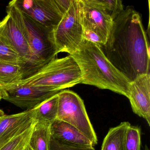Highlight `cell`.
<instances>
[{
  "label": "cell",
  "mask_w": 150,
  "mask_h": 150,
  "mask_svg": "<svg viewBox=\"0 0 150 150\" xmlns=\"http://www.w3.org/2000/svg\"><path fill=\"white\" fill-rule=\"evenodd\" d=\"M0 60L19 65L22 67L24 73L25 65L21 57L13 48L1 38Z\"/></svg>",
  "instance_id": "d6986e66"
},
{
  "label": "cell",
  "mask_w": 150,
  "mask_h": 150,
  "mask_svg": "<svg viewBox=\"0 0 150 150\" xmlns=\"http://www.w3.org/2000/svg\"><path fill=\"white\" fill-rule=\"evenodd\" d=\"M130 125L124 122L110 128L103 139L101 150H125L126 131Z\"/></svg>",
  "instance_id": "9a60e30c"
},
{
  "label": "cell",
  "mask_w": 150,
  "mask_h": 150,
  "mask_svg": "<svg viewBox=\"0 0 150 150\" xmlns=\"http://www.w3.org/2000/svg\"><path fill=\"white\" fill-rule=\"evenodd\" d=\"M4 115H5V113H4V111H3V110L0 109V117Z\"/></svg>",
  "instance_id": "d4e9b609"
},
{
  "label": "cell",
  "mask_w": 150,
  "mask_h": 150,
  "mask_svg": "<svg viewBox=\"0 0 150 150\" xmlns=\"http://www.w3.org/2000/svg\"><path fill=\"white\" fill-rule=\"evenodd\" d=\"M24 78L21 66L0 60V85L2 87L17 83Z\"/></svg>",
  "instance_id": "e0dca14e"
},
{
  "label": "cell",
  "mask_w": 150,
  "mask_h": 150,
  "mask_svg": "<svg viewBox=\"0 0 150 150\" xmlns=\"http://www.w3.org/2000/svg\"><path fill=\"white\" fill-rule=\"evenodd\" d=\"M29 150V149H28V147H27V148H26V150Z\"/></svg>",
  "instance_id": "4316f807"
},
{
  "label": "cell",
  "mask_w": 150,
  "mask_h": 150,
  "mask_svg": "<svg viewBox=\"0 0 150 150\" xmlns=\"http://www.w3.org/2000/svg\"><path fill=\"white\" fill-rule=\"evenodd\" d=\"M3 99L21 108L30 110L59 92L40 87L12 86L3 88Z\"/></svg>",
  "instance_id": "30bf717a"
},
{
  "label": "cell",
  "mask_w": 150,
  "mask_h": 150,
  "mask_svg": "<svg viewBox=\"0 0 150 150\" xmlns=\"http://www.w3.org/2000/svg\"><path fill=\"white\" fill-rule=\"evenodd\" d=\"M57 118L78 129L92 142L93 146L98 143L97 136L88 115L84 102L73 91L63 90L58 93Z\"/></svg>",
  "instance_id": "8992f818"
},
{
  "label": "cell",
  "mask_w": 150,
  "mask_h": 150,
  "mask_svg": "<svg viewBox=\"0 0 150 150\" xmlns=\"http://www.w3.org/2000/svg\"><path fill=\"white\" fill-rule=\"evenodd\" d=\"M141 129L130 125L126 131L125 150H141Z\"/></svg>",
  "instance_id": "ffe728a7"
},
{
  "label": "cell",
  "mask_w": 150,
  "mask_h": 150,
  "mask_svg": "<svg viewBox=\"0 0 150 150\" xmlns=\"http://www.w3.org/2000/svg\"><path fill=\"white\" fill-rule=\"evenodd\" d=\"M105 56L130 82L150 73V45L140 15L127 7L113 21Z\"/></svg>",
  "instance_id": "6da1fadb"
},
{
  "label": "cell",
  "mask_w": 150,
  "mask_h": 150,
  "mask_svg": "<svg viewBox=\"0 0 150 150\" xmlns=\"http://www.w3.org/2000/svg\"><path fill=\"white\" fill-rule=\"evenodd\" d=\"M84 41H86L98 45L101 47L104 45L100 37L94 32L89 30H84Z\"/></svg>",
  "instance_id": "603a6c76"
},
{
  "label": "cell",
  "mask_w": 150,
  "mask_h": 150,
  "mask_svg": "<svg viewBox=\"0 0 150 150\" xmlns=\"http://www.w3.org/2000/svg\"></svg>",
  "instance_id": "83f0119b"
},
{
  "label": "cell",
  "mask_w": 150,
  "mask_h": 150,
  "mask_svg": "<svg viewBox=\"0 0 150 150\" xmlns=\"http://www.w3.org/2000/svg\"><path fill=\"white\" fill-rule=\"evenodd\" d=\"M0 38L13 48L24 63V78L35 73L28 36L23 13L16 0L7 6V15L0 21Z\"/></svg>",
  "instance_id": "277c9868"
},
{
  "label": "cell",
  "mask_w": 150,
  "mask_h": 150,
  "mask_svg": "<svg viewBox=\"0 0 150 150\" xmlns=\"http://www.w3.org/2000/svg\"><path fill=\"white\" fill-rule=\"evenodd\" d=\"M80 69L71 55L52 59L35 73L17 83L3 88L12 86L40 87L59 92L82 81Z\"/></svg>",
  "instance_id": "3957f363"
},
{
  "label": "cell",
  "mask_w": 150,
  "mask_h": 150,
  "mask_svg": "<svg viewBox=\"0 0 150 150\" xmlns=\"http://www.w3.org/2000/svg\"><path fill=\"white\" fill-rule=\"evenodd\" d=\"M70 55L80 69L81 84L108 89L128 98L130 82L110 62L100 46L85 41L79 50Z\"/></svg>",
  "instance_id": "7a4b0ae2"
},
{
  "label": "cell",
  "mask_w": 150,
  "mask_h": 150,
  "mask_svg": "<svg viewBox=\"0 0 150 150\" xmlns=\"http://www.w3.org/2000/svg\"><path fill=\"white\" fill-rule=\"evenodd\" d=\"M23 15L36 72L56 58L57 55L52 37L53 28L45 27L24 14Z\"/></svg>",
  "instance_id": "52a82bcc"
},
{
  "label": "cell",
  "mask_w": 150,
  "mask_h": 150,
  "mask_svg": "<svg viewBox=\"0 0 150 150\" xmlns=\"http://www.w3.org/2000/svg\"><path fill=\"white\" fill-rule=\"evenodd\" d=\"M53 139L60 144L73 147L94 146L92 142L78 129L67 122L57 119L51 125Z\"/></svg>",
  "instance_id": "4fadbf2b"
},
{
  "label": "cell",
  "mask_w": 150,
  "mask_h": 150,
  "mask_svg": "<svg viewBox=\"0 0 150 150\" xmlns=\"http://www.w3.org/2000/svg\"><path fill=\"white\" fill-rule=\"evenodd\" d=\"M35 110H26L0 117V147L21 134L35 122Z\"/></svg>",
  "instance_id": "7c38bea8"
},
{
  "label": "cell",
  "mask_w": 150,
  "mask_h": 150,
  "mask_svg": "<svg viewBox=\"0 0 150 150\" xmlns=\"http://www.w3.org/2000/svg\"><path fill=\"white\" fill-rule=\"evenodd\" d=\"M108 14L113 21L123 10L122 2L120 0H100Z\"/></svg>",
  "instance_id": "44dd1931"
},
{
  "label": "cell",
  "mask_w": 150,
  "mask_h": 150,
  "mask_svg": "<svg viewBox=\"0 0 150 150\" xmlns=\"http://www.w3.org/2000/svg\"><path fill=\"white\" fill-rule=\"evenodd\" d=\"M58 104V93L40 103L34 109L36 121L51 125L57 118Z\"/></svg>",
  "instance_id": "2e32d148"
},
{
  "label": "cell",
  "mask_w": 150,
  "mask_h": 150,
  "mask_svg": "<svg viewBox=\"0 0 150 150\" xmlns=\"http://www.w3.org/2000/svg\"><path fill=\"white\" fill-rule=\"evenodd\" d=\"M81 10V0H71L68 10L58 24L52 29V37L57 54L66 52L72 55L84 43Z\"/></svg>",
  "instance_id": "5b68a950"
},
{
  "label": "cell",
  "mask_w": 150,
  "mask_h": 150,
  "mask_svg": "<svg viewBox=\"0 0 150 150\" xmlns=\"http://www.w3.org/2000/svg\"><path fill=\"white\" fill-rule=\"evenodd\" d=\"M50 150H95L94 146L89 147H73L60 144L52 138Z\"/></svg>",
  "instance_id": "7402d4cb"
},
{
  "label": "cell",
  "mask_w": 150,
  "mask_h": 150,
  "mask_svg": "<svg viewBox=\"0 0 150 150\" xmlns=\"http://www.w3.org/2000/svg\"><path fill=\"white\" fill-rule=\"evenodd\" d=\"M81 22L84 30L94 32L105 44L114 21L108 14L100 0H81Z\"/></svg>",
  "instance_id": "ba28073f"
},
{
  "label": "cell",
  "mask_w": 150,
  "mask_h": 150,
  "mask_svg": "<svg viewBox=\"0 0 150 150\" xmlns=\"http://www.w3.org/2000/svg\"><path fill=\"white\" fill-rule=\"evenodd\" d=\"M128 99L132 111L150 125V74L140 75L130 82Z\"/></svg>",
  "instance_id": "8fae6325"
},
{
  "label": "cell",
  "mask_w": 150,
  "mask_h": 150,
  "mask_svg": "<svg viewBox=\"0 0 150 150\" xmlns=\"http://www.w3.org/2000/svg\"><path fill=\"white\" fill-rule=\"evenodd\" d=\"M144 150H149V148H148V146H147L146 145L145 146L144 149Z\"/></svg>",
  "instance_id": "484cf974"
},
{
  "label": "cell",
  "mask_w": 150,
  "mask_h": 150,
  "mask_svg": "<svg viewBox=\"0 0 150 150\" xmlns=\"http://www.w3.org/2000/svg\"><path fill=\"white\" fill-rule=\"evenodd\" d=\"M22 12L47 28H53L63 17L56 0H16Z\"/></svg>",
  "instance_id": "9c48e42d"
},
{
  "label": "cell",
  "mask_w": 150,
  "mask_h": 150,
  "mask_svg": "<svg viewBox=\"0 0 150 150\" xmlns=\"http://www.w3.org/2000/svg\"><path fill=\"white\" fill-rule=\"evenodd\" d=\"M4 90L2 86L0 85V100L3 99V94H4Z\"/></svg>",
  "instance_id": "cb8c5ba5"
},
{
  "label": "cell",
  "mask_w": 150,
  "mask_h": 150,
  "mask_svg": "<svg viewBox=\"0 0 150 150\" xmlns=\"http://www.w3.org/2000/svg\"><path fill=\"white\" fill-rule=\"evenodd\" d=\"M50 125L36 121L28 148L29 150H50Z\"/></svg>",
  "instance_id": "5bb4252c"
},
{
  "label": "cell",
  "mask_w": 150,
  "mask_h": 150,
  "mask_svg": "<svg viewBox=\"0 0 150 150\" xmlns=\"http://www.w3.org/2000/svg\"><path fill=\"white\" fill-rule=\"evenodd\" d=\"M36 121L29 128L11 139L0 147V150H25L29 143Z\"/></svg>",
  "instance_id": "ac0fdd59"
}]
</instances>
